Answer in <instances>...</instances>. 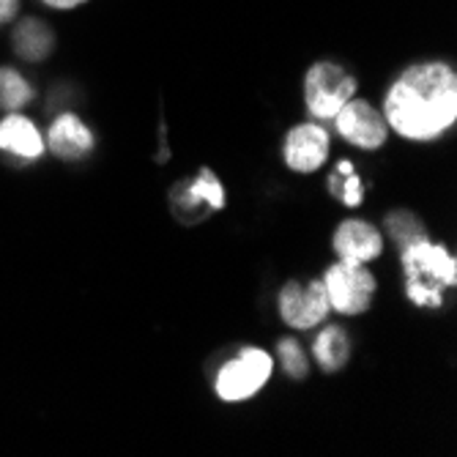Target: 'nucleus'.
<instances>
[{
  "label": "nucleus",
  "mask_w": 457,
  "mask_h": 457,
  "mask_svg": "<svg viewBox=\"0 0 457 457\" xmlns=\"http://www.w3.org/2000/svg\"><path fill=\"white\" fill-rule=\"evenodd\" d=\"M225 187L222 181L214 176L212 168H200L197 176L192 179H184L179 181L173 189H170V205H173V214L187 222V225H195L200 220H205L214 212H222L225 209Z\"/></svg>",
  "instance_id": "obj_6"
},
{
  "label": "nucleus",
  "mask_w": 457,
  "mask_h": 457,
  "mask_svg": "<svg viewBox=\"0 0 457 457\" xmlns=\"http://www.w3.org/2000/svg\"><path fill=\"white\" fill-rule=\"evenodd\" d=\"M47 148L66 162H79L94 151V132L88 123L74 112H63L53 120L50 135H47Z\"/></svg>",
  "instance_id": "obj_11"
},
{
  "label": "nucleus",
  "mask_w": 457,
  "mask_h": 457,
  "mask_svg": "<svg viewBox=\"0 0 457 457\" xmlns=\"http://www.w3.org/2000/svg\"><path fill=\"white\" fill-rule=\"evenodd\" d=\"M323 287L328 296V307L340 315H361L372 307L378 290V279L364 263L340 261L328 266L323 274Z\"/></svg>",
  "instance_id": "obj_5"
},
{
  "label": "nucleus",
  "mask_w": 457,
  "mask_h": 457,
  "mask_svg": "<svg viewBox=\"0 0 457 457\" xmlns=\"http://www.w3.org/2000/svg\"><path fill=\"white\" fill-rule=\"evenodd\" d=\"M12 45H14V53L22 58V61H45L50 53H53V45H55V33L50 25H45L41 20H22L17 28H14V36H12Z\"/></svg>",
  "instance_id": "obj_14"
},
{
  "label": "nucleus",
  "mask_w": 457,
  "mask_h": 457,
  "mask_svg": "<svg viewBox=\"0 0 457 457\" xmlns=\"http://www.w3.org/2000/svg\"><path fill=\"white\" fill-rule=\"evenodd\" d=\"M277 356H279V364H282L287 378L304 381L310 376V359H307V353H304L299 340H294V337L279 340L277 343Z\"/></svg>",
  "instance_id": "obj_18"
},
{
  "label": "nucleus",
  "mask_w": 457,
  "mask_h": 457,
  "mask_svg": "<svg viewBox=\"0 0 457 457\" xmlns=\"http://www.w3.org/2000/svg\"><path fill=\"white\" fill-rule=\"evenodd\" d=\"M386 127L403 140L433 143L457 120V74L446 61H420L397 74L384 96Z\"/></svg>",
  "instance_id": "obj_1"
},
{
  "label": "nucleus",
  "mask_w": 457,
  "mask_h": 457,
  "mask_svg": "<svg viewBox=\"0 0 457 457\" xmlns=\"http://www.w3.org/2000/svg\"><path fill=\"white\" fill-rule=\"evenodd\" d=\"M47 9H55V12H69V9H77L82 4H88V0H41Z\"/></svg>",
  "instance_id": "obj_20"
},
{
  "label": "nucleus",
  "mask_w": 457,
  "mask_h": 457,
  "mask_svg": "<svg viewBox=\"0 0 457 457\" xmlns=\"http://www.w3.org/2000/svg\"><path fill=\"white\" fill-rule=\"evenodd\" d=\"M335 127L343 140H348L351 145L361 151H378L386 145V137H389L384 112L372 102L356 99V96L345 102L343 110L335 115Z\"/></svg>",
  "instance_id": "obj_8"
},
{
  "label": "nucleus",
  "mask_w": 457,
  "mask_h": 457,
  "mask_svg": "<svg viewBox=\"0 0 457 457\" xmlns=\"http://www.w3.org/2000/svg\"><path fill=\"white\" fill-rule=\"evenodd\" d=\"M384 233L389 236V241H392L397 249H405V246L413 244V241L430 238L425 222H422L417 214H413V212H408V209H395V212H389L386 220H384Z\"/></svg>",
  "instance_id": "obj_16"
},
{
  "label": "nucleus",
  "mask_w": 457,
  "mask_h": 457,
  "mask_svg": "<svg viewBox=\"0 0 457 457\" xmlns=\"http://www.w3.org/2000/svg\"><path fill=\"white\" fill-rule=\"evenodd\" d=\"M0 151L12 154L22 162H33L47 151V143L30 118L20 112H9L0 120Z\"/></svg>",
  "instance_id": "obj_12"
},
{
  "label": "nucleus",
  "mask_w": 457,
  "mask_h": 457,
  "mask_svg": "<svg viewBox=\"0 0 457 457\" xmlns=\"http://www.w3.org/2000/svg\"><path fill=\"white\" fill-rule=\"evenodd\" d=\"M331 246L348 263H370L384 255V233L364 220H345L337 225Z\"/></svg>",
  "instance_id": "obj_10"
},
{
  "label": "nucleus",
  "mask_w": 457,
  "mask_h": 457,
  "mask_svg": "<svg viewBox=\"0 0 457 457\" xmlns=\"http://www.w3.org/2000/svg\"><path fill=\"white\" fill-rule=\"evenodd\" d=\"M20 14V0H0V25L17 20Z\"/></svg>",
  "instance_id": "obj_19"
},
{
  "label": "nucleus",
  "mask_w": 457,
  "mask_h": 457,
  "mask_svg": "<svg viewBox=\"0 0 457 457\" xmlns=\"http://www.w3.org/2000/svg\"><path fill=\"white\" fill-rule=\"evenodd\" d=\"M331 151V137L320 127V123H299L287 135L282 143V159L294 173H315L320 170Z\"/></svg>",
  "instance_id": "obj_9"
},
{
  "label": "nucleus",
  "mask_w": 457,
  "mask_h": 457,
  "mask_svg": "<svg viewBox=\"0 0 457 457\" xmlns=\"http://www.w3.org/2000/svg\"><path fill=\"white\" fill-rule=\"evenodd\" d=\"M356 96V77L337 61H318L304 74V104L315 120H331Z\"/></svg>",
  "instance_id": "obj_4"
},
{
  "label": "nucleus",
  "mask_w": 457,
  "mask_h": 457,
  "mask_svg": "<svg viewBox=\"0 0 457 457\" xmlns=\"http://www.w3.org/2000/svg\"><path fill=\"white\" fill-rule=\"evenodd\" d=\"M351 353H353V345L343 326L328 323L318 331V337L312 343V356L323 372H340L351 361Z\"/></svg>",
  "instance_id": "obj_13"
},
{
  "label": "nucleus",
  "mask_w": 457,
  "mask_h": 457,
  "mask_svg": "<svg viewBox=\"0 0 457 457\" xmlns=\"http://www.w3.org/2000/svg\"><path fill=\"white\" fill-rule=\"evenodd\" d=\"M30 99H33V88L28 86V79L17 69L9 66L0 69V110L17 112L25 104H30Z\"/></svg>",
  "instance_id": "obj_17"
},
{
  "label": "nucleus",
  "mask_w": 457,
  "mask_h": 457,
  "mask_svg": "<svg viewBox=\"0 0 457 457\" xmlns=\"http://www.w3.org/2000/svg\"><path fill=\"white\" fill-rule=\"evenodd\" d=\"M326 187H328V195L337 197L348 209H356L364 200V181L359 179V173L353 170V164L348 159H340L335 164V170L328 173Z\"/></svg>",
  "instance_id": "obj_15"
},
{
  "label": "nucleus",
  "mask_w": 457,
  "mask_h": 457,
  "mask_svg": "<svg viewBox=\"0 0 457 457\" xmlns=\"http://www.w3.org/2000/svg\"><path fill=\"white\" fill-rule=\"evenodd\" d=\"M271 372H274L271 353L255 345H246L220 364L214 392L225 403H244L249 397H255L269 384Z\"/></svg>",
  "instance_id": "obj_3"
},
{
  "label": "nucleus",
  "mask_w": 457,
  "mask_h": 457,
  "mask_svg": "<svg viewBox=\"0 0 457 457\" xmlns=\"http://www.w3.org/2000/svg\"><path fill=\"white\" fill-rule=\"evenodd\" d=\"M400 266L405 274V296L411 304L438 310L446 290L457 285V261L444 244L430 238L413 241L400 249Z\"/></svg>",
  "instance_id": "obj_2"
},
{
  "label": "nucleus",
  "mask_w": 457,
  "mask_h": 457,
  "mask_svg": "<svg viewBox=\"0 0 457 457\" xmlns=\"http://www.w3.org/2000/svg\"><path fill=\"white\" fill-rule=\"evenodd\" d=\"M277 307H279L282 323H287L290 328H299V331H310V328L320 326L331 312L323 279H310L304 285L296 279L285 282L279 287Z\"/></svg>",
  "instance_id": "obj_7"
}]
</instances>
